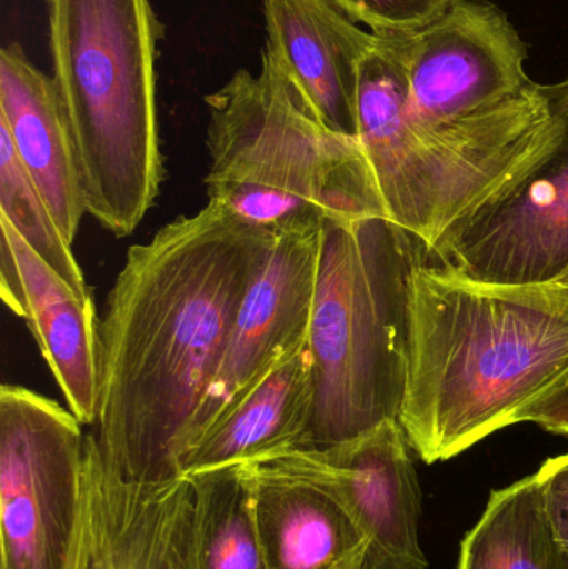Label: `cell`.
I'll list each match as a JSON object with an SVG mask.
<instances>
[{
	"instance_id": "cell-7",
	"label": "cell",
	"mask_w": 568,
	"mask_h": 569,
	"mask_svg": "<svg viewBox=\"0 0 568 569\" xmlns=\"http://www.w3.org/2000/svg\"><path fill=\"white\" fill-rule=\"evenodd\" d=\"M57 401L0 388L2 569H80L87 527V433Z\"/></svg>"
},
{
	"instance_id": "cell-9",
	"label": "cell",
	"mask_w": 568,
	"mask_h": 569,
	"mask_svg": "<svg viewBox=\"0 0 568 569\" xmlns=\"http://www.w3.org/2000/svg\"><path fill=\"white\" fill-rule=\"evenodd\" d=\"M377 36V33H376ZM406 62L392 37L377 36L360 63L357 139L376 177L387 219L432 252L474 210L456 173L420 139L409 113Z\"/></svg>"
},
{
	"instance_id": "cell-2",
	"label": "cell",
	"mask_w": 568,
	"mask_h": 569,
	"mask_svg": "<svg viewBox=\"0 0 568 569\" xmlns=\"http://www.w3.org/2000/svg\"><path fill=\"white\" fill-rule=\"evenodd\" d=\"M568 375V287L496 283L420 256L399 423L427 465L516 425Z\"/></svg>"
},
{
	"instance_id": "cell-19",
	"label": "cell",
	"mask_w": 568,
	"mask_h": 569,
	"mask_svg": "<svg viewBox=\"0 0 568 569\" xmlns=\"http://www.w3.org/2000/svg\"><path fill=\"white\" fill-rule=\"evenodd\" d=\"M457 569H568L536 475L496 490L460 550Z\"/></svg>"
},
{
	"instance_id": "cell-10",
	"label": "cell",
	"mask_w": 568,
	"mask_h": 569,
	"mask_svg": "<svg viewBox=\"0 0 568 569\" xmlns=\"http://www.w3.org/2000/svg\"><path fill=\"white\" fill-rule=\"evenodd\" d=\"M322 232L323 226L273 237L237 311L182 457L272 371L309 345Z\"/></svg>"
},
{
	"instance_id": "cell-3",
	"label": "cell",
	"mask_w": 568,
	"mask_h": 569,
	"mask_svg": "<svg viewBox=\"0 0 568 569\" xmlns=\"http://www.w3.org/2000/svg\"><path fill=\"white\" fill-rule=\"evenodd\" d=\"M46 9L87 213L126 239L166 179L156 99L162 22L152 0H46Z\"/></svg>"
},
{
	"instance_id": "cell-21",
	"label": "cell",
	"mask_w": 568,
	"mask_h": 569,
	"mask_svg": "<svg viewBox=\"0 0 568 569\" xmlns=\"http://www.w3.org/2000/svg\"><path fill=\"white\" fill-rule=\"evenodd\" d=\"M372 33L409 32L432 22L456 0H330Z\"/></svg>"
},
{
	"instance_id": "cell-4",
	"label": "cell",
	"mask_w": 568,
	"mask_h": 569,
	"mask_svg": "<svg viewBox=\"0 0 568 569\" xmlns=\"http://www.w3.org/2000/svg\"><path fill=\"white\" fill-rule=\"evenodd\" d=\"M203 100L209 202L270 236L387 219L359 139L323 126L266 50L259 73L237 70Z\"/></svg>"
},
{
	"instance_id": "cell-8",
	"label": "cell",
	"mask_w": 568,
	"mask_h": 569,
	"mask_svg": "<svg viewBox=\"0 0 568 569\" xmlns=\"http://www.w3.org/2000/svg\"><path fill=\"white\" fill-rule=\"evenodd\" d=\"M546 92L562 120L554 149L450 227L430 256L486 282L568 287V77Z\"/></svg>"
},
{
	"instance_id": "cell-22",
	"label": "cell",
	"mask_w": 568,
	"mask_h": 569,
	"mask_svg": "<svg viewBox=\"0 0 568 569\" xmlns=\"http://www.w3.org/2000/svg\"><path fill=\"white\" fill-rule=\"evenodd\" d=\"M536 477L547 521L568 563V453L547 460Z\"/></svg>"
},
{
	"instance_id": "cell-14",
	"label": "cell",
	"mask_w": 568,
	"mask_h": 569,
	"mask_svg": "<svg viewBox=\"0 0 568 569\" xmlns=\"http://www.w3.org/2000/svg\"><path fill=\"white\" fill-rule=\"evenodd\" d=\"M0 126L70 243L87 213L69 120L52 77L19 42L0 50Z\"/></svg>"
},
{
	"instance_id": "cell-12",
	"label": "cell",
	"mask_w": 568,
	"mask_h": 569,
	"mask_svg": "<svg viewBox=\"0 0 568 569\" xmlns=\"http://www.w3.org/2000/svg\"><path fill=\"white\" fill-rule=\"evenodd\" d=\"M0 291L26 321L77 420L96 425L99 410L100 318L92 297L77 293L0 217Z\"/></svg>"
},
{
	"instance_id": "cell-20",
	"label": "cell",
	"mask_w": 568,
	"mask_h": 569,
	"mask_svg": "<svg viewBox=\"0 0 568 569\" xmlns=\"http://www.w3.org/2000/svg\"><path fill=\"white\" fill-rule=\"evenodd\" d=\"M0 217L77 293L92 297L82 267L73 256L72 243L57 226L56 217L20 162L9 130L3 126H0Z\"/></svg>"
},
{
	"instance_id": "cell-18",
	"label": "cell",
	"mask_w": 568,
	"mask_h": 569,
	"mask_svg": "<svg viewBox=\"0 0 568 569\" xmlns=\"http://www.w3.org/2000/svg\"><path fill=\"white\" fill-rule=\"evenodd\" d=\"M187 569H269L256 517L249 463L189 475Z\"/></svg>"
},
{
	"instance_id": "cell-15",
	"label": "cell",
	"mask_w": 568,
	"mask_h": 569,
	"mask_svg": "<svg viewBox=\"0 0 568 569\" xmlns=\"http://www.w3.org/2000/svg\"><path fill=\"white\" fill-rule=\"evenodd\" d=\"M192 507L189 478L123 480L87 433V527L80 569H153Z\"/></svg>"
},
{
	"instance_id": "cell-13",
	"label": "cell",
	"mask_w": 568,
	"mask_h": 569,
	"mask_svg": "<svg viewBox=\"0 0 568 569\" xmlns=\"http://www.w3.org/2000/svg\"><path fill=\"white\" fill-rule=\"evenodd\" d=\"M266 53L320 122L357 139V86L377 36L330 0H263Z\"/></svg>"
},
{
	"instance_id": "cell-5",
	"label": "cell",
	"mask_w": 568,
	"mask_h": 569,
	"mask_svg": "<svg viewBox=\"0 0 568 569\" xmlns=\"http://www.w3.org/2000/svg\"><path fill=\"white\" fill-rule=\"evenodd\" d=\"M427 247L387 219L326 220L310 323L312 421L300 450H327L399 421L409 283Z\"/></svg>"
},
{
	"instance_id": "cell-24",
	"label": "cell",
	"mask_w": 568,
	"mask_h": 569,
	"mask_svg": "<svg viewBox=\"0 0 568 569\" xmlns=\"http://www.w3.org/2000/svg\"><path fill=\"white\" fill-rule=\"evenodd\" d=\"M192 508V507H190ZM189 518L177 531L173 540L170 541L169 547L163 551L162 557L157 561L153 569H187V541H189Z\"/></svg>"
},
{
	"instance_id": "cell-6",
	"label": "cell",
	"mask_w": 568,
	"mask_h": 569,
	"mask_svg": "<svg viewBox=\"0 0 568 569\" xmlns=\"http://www.w3.org/2000/svg\"><path fill=\"white\" fill-rule=\"evenodd\" d=\"M386 36L406 62L410 120L447 159L482 149L522 110L529 49L496 3L456 0L427 26Z\"/></svg>"
},
{
	"instance_id": "cell-11",
	"label": "cell",
	"mask_w": 568,
	"mask_h": 569,
	"mask_svg": "<svg viewBox=\"0 0 568 569\" xmlns=\"http://www.w3.org/2000/svg\"><path fill=\"white\" fill-rule=\"evenodd\" d=\"M399 421L327 448L269 458L332 495L367 541L362 569H426L419 540L422 493Z\"/></svg>"
},
{
	"instance_id": "cell-23",
	"label": "cell",
	"mask_w": 568,
	"mask_h": 569,
	"mask_svg": "<svg viewBox=\"0 0 568 569\" xmlns=\"http://www.w3.org/2000/svg\"><path fill=\"white\" fill-rule=\"evenodd\" d=\"M517 423H534L546 431L568 437V375L556 387L519 411Z\"/></svg>"
},
{
	"instance_id": "cell-17",
	"label": "cell",
	"mask_w": 568,
	"mask_h": 569,
	"mask_svg": "<svg viewBox=\"0 0 568 569\" xmlns=\"http://www.w3.org/2000/svg\"><path fill=\"white\" fill-rule=\"evenodd\" d=\"M316 385L309 345L280 365L182 458L180 477L259 463L300 450L312 421Z\"/></svg>"
},
{
	"instance_id": "cell-16",
	"label": "cell",
	"mask_w": 568,
	"mask_h": 569,
	"mask_svg": "<svg viewBox=\"0 0 568 569\" xmlns=\"http://www.w3.org/2000/svg\"><path fill=\"white\" fill-rule=\"evenodd\" d=\"M249 465L269 569H362L366 537L332 495L270 461Z\"/></svg>"
},
{
	"instance_id": "cell-1",
	"label": "cell",
	"mask_w": 568,
	"mask_h": 569,
	"mask_svg": "<svg viewBox=\"0 0 568 569\" xmlns=\"http://www.w3.org/2000/svg\"><path fill=\"white\" fill-rule=\"evenodd\" d=\"M273 237L209 202L130 247L100 318L97 445L123 480H179L193 420Z\"/></svg>"
}]
</instances>
